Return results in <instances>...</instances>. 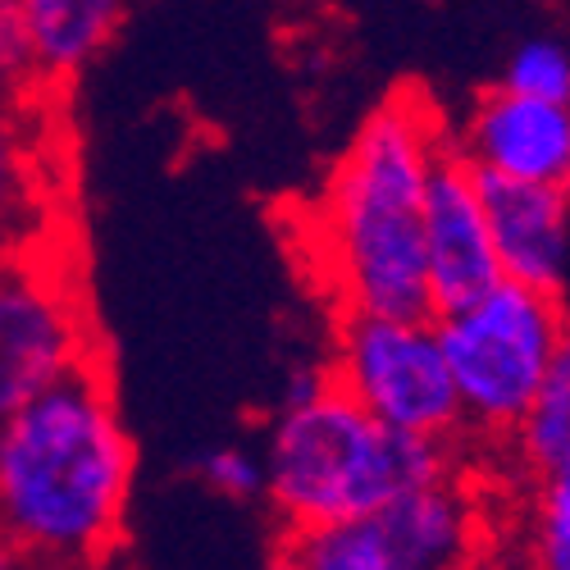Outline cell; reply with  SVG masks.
Masks as SVG:
<instances>
[{
  "label": "cell",
  "instance_id": "11",
  "mask_svg": "<svg viewBox=\"0 0 570 570\" xmlns=\"http://www.w3.org/2000/svg\"><path fill=\"white\" fill-rule=\"evenodd\" d=\"M124 10L128 0H19L41 82L82 73L119 32Z\"/></svg>",
  "mask_w": 570,
  "mask_h": 570
},
{
  "label": "cell",
  "instance_id": "17",
  "mask_svg": "<svg viewBox=\"0 0 570 570\" xmlns=\"http://www.w3.org/2000/svg\"><path fill=\"white\" fill-rule=\"evenodd\" d=\"M41 82L32 37L19 14V0H0V101H23Z\"/></svg>",
  "mask_w": 570,
  "mask_h": 570
},
{
  "label": "cell",
  "instance_id": "5",
  "mask_svg": "<svg viewBox=\"0 0 570 570\" xmlns=\"http://www.w3.org/2000/svg\"><path fill=\"white\" fill-rule=\"evenodd\" d=\"M480 548V511L452 480H434L361 515L283 530L278 561L297 570H452Z\"/></svg>",
  "mask_w": 570,
  "mask_h": 570
},
{
  "label": "cell",
  "instance_id": "18",
  "mask_svg": "<svg viewBox=\"0 0 570 570\" xmlns=\"http://www.w3.org/2000/svg\"><path fill=\"white\" fill-rule=\"evenodd\" d=\"M328 384H334V374H328V361L324 365H293L283 374V389H278V406H302L311 397H320Z\"/></svg>",
  "mask_w": 570,
  "mask_h": 570
},
{
  "label": "cell",
  "instance_id": "16",
  "mask_svg": "<svg viewBox=\"0 0 570 570\" xmlns=\"http://www.w3.org/2000/svg\"><path fill=\"white\" fill-rule=\"evenodd\" d=\"M197 480L210 493H219L224 502H261L265 498V456L243 443L210 448L197 461Z\"/></svg>",
  "mask_w": 570,
  "mask_h": 570
},
{
  "label": "cell",
  "instance_id": "15",
  "mask_svg": "<svg viewBox=\"0 0 570 570\" xmlns=\"http://www.w3.org/2000/svg\"><path fill=\"white\" fill-rule=\"evenodd\" d=\"M498 87L543 101H570V46L561 37H525L507 56Z\"/></svg>",
  "mask_w": 570,
  "mask_h": 570
},
{
  "label": "cell",
  "instance_id": "12",
  "mask_svg": "<svg viewBox=\"0 0 570 570\" xmlns=\"http://www.w3.org/2000/svg\"><path fill=\"white\" fill-rule=\"evenodd\" d=\"M511 443H515L520 465H525L534 480L570 465V328L557 343V356L543 374L530 411L520 415V424L511 430Z\"/></svg>",
  "mask_w": 570,
  "mask_h": 570
},
{
  "label": "cell",
  "instance_id": "13",
  "mask_svg": "<svg viewBox=\"0 0 570 570\" xmlns=\"http://www.w3.org/2000/svg\"><path fill=\"white\" fill-rule=\"evenodd\" d=\"M37 197V141L19 101H0V237H10Z\"/></svg>",
  "mask_w": 570,
  "mask_h": 570
},
{
  "label": "cell",
  "instance_id": "6",
  "mask_svg": "<svg viewBox=\"0 0 570 570\" xmlns=\"http://www.w3.org/2000/svg\"><path fill=\"white\" fill-rule=\"evenodd\" d=\"M334 384L374 420L406 434L456 439L461 402L434 315L347 311L328 356Z\"/></svg>",
  "mask_w": 570,
  "mask_h": 570
},
{
  "label": "cell",
  "instance_id": "1",
  "mask_svg": "<svg viewBox=\"0 0 570 570\" xmlns=\"http://www.w3.org/2000/svg\"><path fill=\"white\" fill-rule=\"evenodd\" d=\"M132 480L137 448L97 356L0 420V530L23 561L110 557L124 539Z\"/></svg>",
  "mask_w": 570,
  "mask_h": 570
},
{
  "label": "cell",
  "instance_id": "2",
  "mask_svg": "<svg viewBox=\"0 0 570 570\" xmlns=\"http://www.w3.org/2000/svg\"><path fill=\"white\" fill-rule=\"evenodd\" d=\"M452 132L420 91L365 115L315 215L320 256L347 311L434 315L424 288V193Z\"/></svg>",
  "mask_w": 570,
  "mask_h": 570
},
{
  "label": "cell",
  "instance_id": "3",
  "mask_svg": "<svg viewBox=\"0 0 570 570\" xmlns=\"http://www.w3.org/2000/svg\"><path fill=\"white\" fill-rule=\"evenodd\" d=\"M265 456V502L278 530L361 515L406 489L452 474V439L374 420L338 384L302 406H278Z\"/></svg>",
  "mask_w": 570,
  "mask_h": 570
},
{
  "label": "cell",
  "instance_id": "7",
  "mask_svg": "<svg viewBox=\"0 0 570 570\" xmlns=\"http://www.w3.org/2000/svg\"><path fill=\"white\" fill-rule=\"evenodd\" d=\"M87 361L91 328L69 283L51 265H0V420Z\"/></svg>",
  "mask_w": 570,
  "mask_h": 570
},
{
  "label": "cell",
  "instance_id": "19",
  "mask_svg": "<svg viewBox=\"0 0 570 570\" xmlns=\"http://www.w3.org/2000/svg\"><path fill=\"white\" fill-rule=\"evenodd\" d=\"M10 566H23V557H19V548H14V539L0 530V570H10Z\"/></svg>",
  "mask_w": 570,
  "mask_h": 570
},
{
  "label": "cell",
  "instance_id": "8",
  "mask_svg": "<svg viewBox=\"0 0 570 570\" xmlns=\"http://www.w3.org/2000/svg\"><path fill=\"white\" fill-rule=\"evenodd\" d=\"M452 147L474 174L570 187V101L493 87L470 106Z\"/></svg>",
  "mask_w": 570,
  "mask_h": 570
},
{
  "label": "cell",
  "instance_id": "4",
  "mask_svg": "<svg viewBox=\"0 0 570 570\" xmlns=\"http://www.w3.org/2000/svg\"><path fill=\"white\" fill-rule=\"evenodd\" d=\"M434 328L456 384L461 434L511 439L570 320L557 293L520 278H498L480 297L439 311Z\"/></svg>",
  "mask_w": 570,
  "mask_h": 570
},
{
  "label": "cell",
  "instance_id": "10",
  "mask_svg": "<svg viewBox=\"0 0 570 570\" xmlns=\"http://www.w3.org/2000/svg\"><path fill=\"white\" fill-rule=\"evenodd\" d=\"M474 178H480L502 278L561 293L570 274V187L515 183L493 174H474Z\"/></svg>",
  "mask_w": 570,
  "mask_h": 570
},
{
  "label": "cell",
  "instance_id": "14",
  "mask_svg": "<svg viewBox=\"0 0 570 570\" xmlns=\"http://www.w3.org/2000/svg\"><path fill=\"white\" fill-rule=\"evenodd\" d=\"M525 557L543 570H570V465L539 474L534 507H530V534Z\"/></svg>",
  "mask_w": 570,
  "mask_h": 570
},
{
  "label": "cell",
  "instance_id": "9",
  "mask_svg": "<svg viewBox=\"0 0 570 570\" xmlns=\"http://www.w3.org/2000/svg\"><path fill=\"white\" fill-rule=\"evenodd\" d=\"M502 278L493 233L480 197V178L456 156H439L424 193V288H430V311H452Z\"/></svg>",
  "mask_w": 570,
  "mask_h": 570
}]
</instances>
